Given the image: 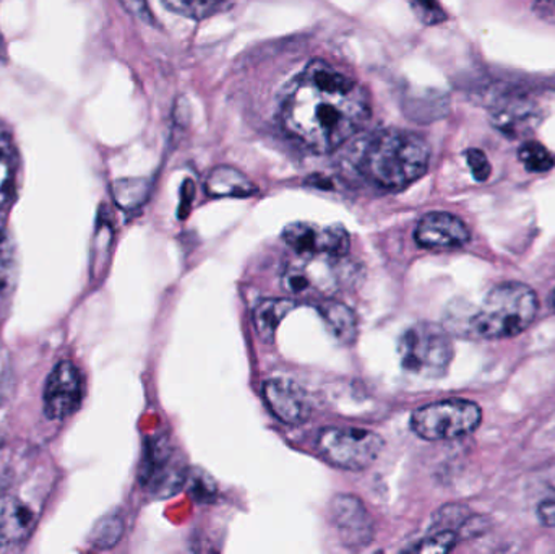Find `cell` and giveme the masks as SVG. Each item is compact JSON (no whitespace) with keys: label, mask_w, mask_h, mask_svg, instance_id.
I'll return each instance as SVG.
<instances>
[{"label":"cell","mask_w":555,"mask_h":554,"mask_svg":"<svg viewBox=\"0 0 555 554\" xmlns=\"http://www.w3.org/2000/svg\"><path fill=\"white\" fill-rule=\"evenodd\" d=\"M371 117L369 93L348 75L313 61L291 85L281 109L284 129L317 153H328L352 139Z\"/></svg>","instance_id":"1"},{"label":"cell","mask_w":555,"mask_h":554,"mask_svg":"<svg viewBox=\"0 0 555 554\" xmlns=\"http://www.w3.org/2000/svg\"><path fill=\"white\" fill-rule=\"evenodd\" d=\"M430 149L410 130L388 129L375 133L365 146L361 169L369 181L387 191H401L426 175Z\"/></svg>","instance_id":"2"},{"label":"cell","mask_w":555,"mask_h":554,"mask_svg":"<svg viewBox=\"0 0 555 554\" xmlns=\"http://www.w3.org/2000/svg\"><path fill=\"white\" fill-rule=\"evenodd\" d=\"M537 314L538 296L530 286L504 283L492 288L469 318V332L482 340L515 337L533 324Z\"/></svg>","instance_id":"3"},{"label":"cell","mask_w":555,"mask_h":554,"mask_svg":"<svg viewBox=\"0 0 555 554\" xmlns=\"http://www.w3.org/2000/svg\"><path fill=\"white\" fill-rule=\"evenodd\" d=\"M358 272L348 256L294 254L284 266L281 283L291 295L325 299L354 285Z\"/></svg>","instance_id":"4"},{"label":"cell","mask_w":555,"mask_h":554,"mask_svg":"<svg viewBox=\"0 0 555 554\" xmlns=\"http://www.w3.org/2000/svg\"><path fill=\"white\" fill-rule=\"evenodd\" d=\"M398 355L406 373L437 379L449 371L455 350L446 328L429 322H421L401 335Z\"/></svg>","instance_id":"5"},{"label":"cell","mask_w":555,"mask_h":554,"mask_svg":"<svg viewBox=\"0 0 555 554\" xmlns=\"http://www.w3.org/2000/svg\"><path fill=\"white\" fill-rule=\"evenodd\" d=\"M384 448V439L371 429L328 426L317 436L320 455L343 471H365L380 458Z\"/></svg>","instance_id":"6"},{"label":"cell","mask_w":555,"mask_h":554,"mask_svg":"<svg viewBox=\"0 0 555 554\" xmlns=\"http://www.w3.org/2000/svg\"><path fill=\"white\" fill-rule=\"evenodd\" d=\"M481 420V409L475 402L449 399L417 409L411 415V428L426 441H450L472 435Z\"/></svg>","instance_id":"7"},{"label":"cell","mask_w":555,"mask_h":554,"mask_svg":"<svg viewBox=\"0 0 555 554\" xmlns=\"http://www.w3.org/2000/svg\"><path fill=\"white\" fill-rule=\"evenodd\" d=\"M283 240L294 254H328V256H348L351 240L341 224L309 223L297 221L287 224Z\"/></svg>","instance_id":"8"},{"label":"cell","mask_w":555,"mask_h":554,"mask_svg":"<svg viewBox=\"0 0 555 554\" xmlns=\"http://www.w3.org/2000/svg\"><path fill=\"white\" fill-rule=\"evenodd\" d=\"M83 400V379L72 361L55 364L46 381L42 405L49 420H65L80 409Z\"/></svg>","instance_id":"9"},{"label":"cell","mask_w":555,"mask_h":554,"mask_svg":"<svg viewBox=\"0 0 555 554\" xmlns=\"http://www.w3.org/2000/svg\"><path fill=\"white\" fill-rule=\"evenodd\" d=\"M330 511L339 539L349 549H362L374 540V519L359 498L338 494L333 498Z\"/></svg>","instance_id":"10"},{"label":"cell","mask_w":555,"mask_h":554,"mask_svg":"<svg viewBox=\"0 0 555 554\" xmlns=\"http://www.w3.org/2000/svg\"><path fill=\"white\" fill-rule=\"evenodd\" d=\"M263 400L275 418L287 426H299L312 416V402L302 387L283 377L263 383Z\"/></svg>","instance_id":"11"},{"label":"cell","mask_w":555,"mask_h":554,"mask_svg":"<svg viewBox=\"0 0 555 554\" xmlns=\"http://www.w3.org/2000/svg\"><path fill=\"white\" fill-rule=\"evenodd\" d=\"M414 240L426 249H456L468 243L469 230L455 215L433 211L421 218L414 231Z\"/></svg>","instance_id":"12"},{"label":"cell","mask_w":555,"mask_h":554,"mask_svg":"<svg viewBox=\"0 0 555 554\" xmlns=\"http://www.w3.org/2000/svg\"><path fill=\"white\" fill-rule=\"evenodd\" d=\"M35 513L18 497H0V550L20 545L35 529Z\"/></svg>","instance_id":"13"},{"label":"cell","mask_w":555,"mask_h":554,"mask_svg":"<svg viewBox=\"0 0 555 554\" xmlns=\"http://www.w3.org/2000/svg\"><path fill=\"white\" fill-rule=\"evenodd\" d=\"M491 123L504 136L520 139L537 127L538 114L531 103L520 100L504 101L492 109Z\"/></svg>","instance_id":"14"},{"label":"cell","mask_w":555,"mask_h":554,"mask_svg":"<svg viewBox=\"0 0 555 554\" xmlns=\"http://www.w3.org/2000/svg\"><path fill=\"white\" fill-rule=\"evenodd\" d=\"M205 191L215 198H247L257 194L259 189L240 169L231 168V166H218L208 175L207 181H205Z\"/></svg>","instance_id":"15"},{"label":"cell","mask_w":555,"mask_h":554,"mask_svg":"<svg viewBox=\"0 0 555 554\" xmlns=\"http://www.w3.org/2000/svg\"><path fill=\"white\" fill-rule=\"evenodd\" d=\"M320 315L323 322L328 327L330 334L336 338L341 345L354 344L358 338V321H356L354 312L343 305V302L335 301V299H323L319 302Z\"/></svg>","instance_id":"16"},{"label":"cell","mask_w":555,"mask_h":554,"mask_svg":"<svg viewBox=\"0 0 555 554\" xmlns=\"http://www.w3.org/2000/svg\"><path fill=\"white\" fill-rule=\"evenodd\" d=\"M297 302L289 298H270L260 302L254 311L253 321L257 334L266 344H273L281 321L296 309Z\"/></svg>","instance_id":"17"},{"label":"cell","mask_w":555,"mask_h":554,"mask_svg":"<svg viewBox=\"0 0 555 554\" xmlns=\"http://www.w3.org/2000/svg\"><path fill=\"white\" fill-rule=\"evenodd\" d=\"M16 155L15 145L5 133H0V210L9 204L15 188Z\"/></svg>","instance_id":"18"},{"label":"cell","mask_w":555,"mask_h":554,"mask_svg":"<svg viewBox=\"0 0 555 554\" xmlns=\"http://www.w3.org/2000/svg\"><path fill=\"white\" fill-rule=\"evenodd\" d=\"M223 0H163L166 9L192 20H204L220 9Z\"/></svg>","instance_id":"19"},{"label":"cell","mask_w":555,"mask_h":554,"mask_svg":"<svg viewBox=\"0 0 555 554\" xmlns=\"http://www.w3.org/2000/svg\"><path fill=\"white\" fill-rule=\"evenodd\" d=\"M520 162L524 163L525 168L531 172H546L553 168L555 159L551 155L550 150L546 146L541 145L540 142H527L521 146Z\"/></svg>","instance_id":"20"},{"label":"cell","mask_w":555,"mask_h":554,"mask_svg":"<svg viewBox=\"0 0 555 554\" xmlns=\"http://www.w3.org/2000/svg\"><path fill=\"white\" fill-rule=\"evenodd\" d=\"M124 533L122 519L119 516H109L101 520L94 529L93 545L101 550L113 549L117 545Z\"/></svg>","instance_id":"21"},{"label":"cell","mask_w":555,"mask_h":554,"mask_svg":"<svg viewBox=\"0 0 555 554\" xmlns=\"http://www.w3.org/2000/svg\"><path fill=\"white\" fill-rule=\"evenodd\" d=\"M456 533L453 530H437V532L430 533L427 539L421 540L416 546L411 549V552L423 553V554H439L449 553L455 549L456 545Z\"/></svg>","instance_id":"22"},{"label":"cell","mask_w":555,"mask_h":554,"mask_svg":"<svg viewBox=\"0 0 555 554\" xmlns=\"http://www.w3.org/2000/svg\"><path fill=\"white\" fill-rule=\"evenodd\" d=\"M146 195V182L124 181L116 188V197L122 207H137Z\"/></svg>","instance_id":"23"},{"label":"cell","mask_w":555,"mask_h":554,"mask_svg":"<svg viewBox=\"0 0 555 554\" xmlns=\"http://www.w3.org/2000/svg\"><path fill=\"white\" fill-rule=\"evenodd\" d=\"M188 478L191 480L189 481V490L195 494L198 501L211 500L215 491H217V485L211 480L210 475L202 471H195Z\"/></svg>","instance_id":"24"},{"label":"cell","mask_w":555,"mask_h":554,"mask_svg":"<svg viewBox=\"0 0 555 554\" xmlns=\"http://www.w3.org/2000/svg\"><path fill=\"white\" fill-rule=\"evenodd\" d=\"M466 159H468L469 169H472L476 181H488L491 176V163H489L488 156L481 150H468Z\"/></svg>","instance_id":"25"},{"label":"cell","mask_w":555,"mask_h":554,"mask_svg":"<svg viewBox=\"0 0 555 554\" xmlns=\"http://www.w3.org/2000/svg\"><path fill=\"white\" fill-rule=\"evenodd\" d=\"M12 269V250H10L9 237L0 231V292L5 288Z\"/></svg>","instance_id":"26"},{"label":"cell","mask_w":555,"mask_h":554,"mask_svg":"<svg viewBox=\"0 0 555 554\" xmlns=\"http://www.w3.org/2000/svg\"><path fill=\"white\" fill-rule=\"evenodd\" d=\"M120 3H122L124 9L130 15L135 16L140 22L155 25V16H153L152 10H150L149 0H120Z\"/></svg>","instance_id":"27"},{"label":"cell","mask_w":555,"mask_h":554,"mask_svg":"<svg viewBox=\"0 0 555 554\" xmlns=\"http://www.w3.org/2000/svg\"><path fill=\"white\" fill-rule=\"evenodd\" d=\"M417 9H420V16L426 18L427 23H437L442 20V10L437 7L434 0H414Z\"/></svg>","instance_id":"28"},{"label":"cell","mask_w":555,"mask_h":554,"mask_svg":"<svg viewBox=\"0 0 555 554\" xmlns=\"http://www.w3.org/2000/svg\"><path fill=\"white\" fill-rule=\"evenodd\" d=\"M538 517L547 527H555V494L547 498L538 507Z\"/></svg>","instance_id":"29"},{"label":"cell","mask_w":555,"mask_h":554,"mask_svg":"<svg viewBox=\"0 0 555 554\" xmlns=\"http://www.w3.org/2000/svg\"><path fill=\"white\" fill-rule=\"evenodd\" d=\"M537 10L543 18L555 22V0H538Z\"/></svg>","instance_id":"30"},{"label":"cell","mask_w":555,"mask_h":554,"mask_svg":"<svg viewBox=\"0 0 555 554\" xmlns=\"http://www.w3.org/2000/svg\"><path fill=\"white\" fill-rule=\"evenodd\" d=\"M554 302H555V296H554Z\"/></svg>","instance_id":"31"}]
</instances>
